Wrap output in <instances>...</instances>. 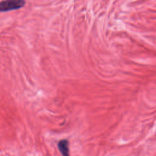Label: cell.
<instances>
[{"label":"cell","instance_id":"cell-1","mask_svg":"<svg viewBox=\"0 0 156 156\" xmlns=\"http://www.w3.org/2000/svg\"><path fill=\"white\" fill-rule=\"evenodd\" d=\"M26 1L23 0H8L0 1V12H7L23 7Z\"/></svg>","mask_w":156,"mask_h":156},{"label":"cell","instance_id":"cell-2","mask_svg":"<svg viewBox=\"0 0 156 156\" xmlns=\"http://www.w3.org/2000/svg\"><path fill=\"white\" fill-rule=\"evenodd\" d=\"M58 150L62 156H69V141L66 139L61 140L57 144Z\"/></svg>","mask_w":156,"mask_h":156}]
</instances>
